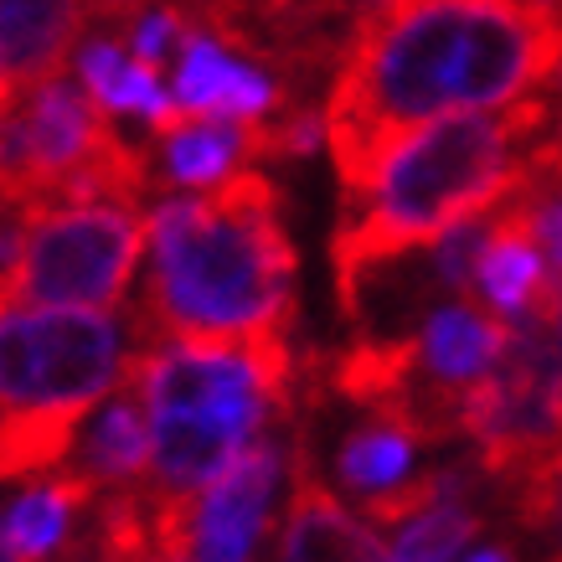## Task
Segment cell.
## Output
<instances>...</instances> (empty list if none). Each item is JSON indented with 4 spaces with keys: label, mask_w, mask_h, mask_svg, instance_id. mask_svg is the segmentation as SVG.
I'll return each mask as SVG.
<instances>
[{
    "label": "cell",
    "mask_w": 562,
    "mask_h": 562,
    "mask_svg": "<svg viewBox=\"0 0 562 562\" xmlns=\"http://www.w3.org/2000/svg\"><path fill=\"white\" fill-rule=\"evenodd\" d=\"M558 72L562 26L537 0H382L321 99L336 181H361L418 124L512 109Z\"/></svg>",
    "instance_id": "obj_1"
},
{
    "label": "cell",
    "mask_w": 562,
    "mask_h": 562,
    "mask_svg": "<svg viewBox=\"0 0 562 562\" xmlns=\"http://www.w3.org/2000/svg\"><path fill=\"white\" fill-rule=\"evenodd\" d=\"M552 93H531L512 109L443 114L397 135L372 171L341 187V217L330 238V279L346 321H357L372 273L408 258L506 202L537 139L552 135Z\"/></svg>",
    "instance_id": "obj_2"
},
{
    "label": "cell",
    "mask_w": 562,
    "mask_h": 562,
    "mask_svg": "<svg viewBox=\"0 0 562 562\" xmlns=\"http://www.w3.org/2000/svg\"><path fill=\"white\" fill-rule=\"evenodd\" d=\"M150 273L135 305V346L155 336H290L300 315V254L284 196L263 171L206 191H171L145 212Z\"/></svg>",
    "instance_id": "obj_3"
},
{
    "label": "cell",
    "mask_w": 562,
    "mask_h": 562,
    "mask_svg": "<svg viewBox=\"0 0 562 562\" xmlns=\"http://www.w3.org/2000/svg\"><path fill=\"white\" fill-rule=\"evenodd\" d=\"M130 382L150 418L145 495L196 501L273 424H294L315 392V357H300L290 336H155L135 346Z\"/></svg>",
    "instance_id": "obj_4"
},
{
    "label": "cell",
    "mask_w": 562,
    "mask_h": 562,
    "mask_svg": "<svg viewBox=\"0 0 562 562\" xmlns=\"http://www.w3.org/2000/svg\"><path fill=\"white\" fill-rule=\"evenodd\" d=\"M150 187V150L114 130L72 68L36 78L0 103V206L26 212L72 196L145 202Z\"/></svg>",
    "instance_id": "obj_5"
},
{
    "label": "cell",
    "mask_w": 562,
    "mask_h": 562,
    "mask_svg": "<svg viewBox=\"0 0 562 562\" xmlns=\"http://www.w3.org/2000/svg\"><path fill=\"white\" fill-rule=\"evenodd\" d=\"M135 325L0 294V418H88L124 382Z\"/></svg>",
    "instance_id": "obj_6"
},
{
    "label": "cell",
    "mask_w": 562,
    "mask_h": 562,
    "mask_svg": "<svg viewBox=\"0 0 562 562\" xmlns=\"http://www.w3.org/2000/svg\"><path fill=\"white\" fill-rule=\"evenodd\" d=\"M145 254V206L130 196H72L26 206L5 300L63 310H114Z\"/></svg>",
    "instance_id": "obj_7"
},
{
    "label": "cell",
    "mask_w": 562,
    "mask_h": 562,
    "mask_svg": "<svg viewBox=\"0 0 562 562\" xmlns=\"http://www.w3.org/2000/svg\"><path fill=\"white\" fill-rule=\"evenodd\" d=\"M460 439L491 491L512 495L562 464V367L537 321L512 325V346L460 408Z\"/></svg>",
    "instance_id": "obj_8"
},
{
    "label": "cell",
    "mask_w": 562,
    "mask_h": 562,
    "mask_svg": "<svg viewBox=\"0 0 562 562\" xmlns=\"http://www.w3.org/2000/svg\"><path fill=\"white\" fill-rule=\"evenodd\" d=\"M290 470V443L258 439L243 449L187 512V562H254L273 521V495Z\"/></svg>",
    "instance_id": "obj_9"
},
{
    "label": "cell",
    "mask_w": 562,
    "mask_h": 562,
    "mask_svg": "<svg viewBox=\"0 0 562 562\" xmlns=\"http://www.w3.org/2000/svg\"><path fill=\"white\" fill-rule=\"evenodd\" d=\"M166 88H171L181 114H206V120L263 124L300 103L290 93V83L263 57L233 47L217 32H206L202 21H191L187 36H181L171 68H166Z\"/></svg>",
    "instance_id": "obj_10"
},
{
    "label": "cell",
    "mask_w": 562,
    "mask_h": 562,
    "mask_svg": "<svg viewBox=\"0 0 562 562\" xmlns=\"http://www.w3.org/2000/svg\"><path fill=\"white\" fill-rule=\"evenodd\" d=\"M273 562H387V542L367 516H351L346 501L321 480L310 449V413H294L290 434V512L279 527Z\"/></svg>",
    "instance_id": "obj_11"
},
{
    "label": "cell",
    "mask_w": 562,
    "mask_h": 562,
    "mask_svg": "<svg viewBox=\"0 0 562 562\" xmlns=\"http://www.w3.org/2000/svg\"><path fill=\"white\" fill-rule=\"evenodd\" d=\"M93 506L99 491L78 470L57 464L47 475H32L0 521L5 552L16 562H88L83 531L93 527Z\"/></svg>",
    "instance_id": "obj_12"
},
{
    "label": "cell",
    "mask_w": 562,
    "mask_h": 562,
    "mask_svg": "<svg viewBox=\"0 0 562 562\" xmlns=\"http://www.w3.org/2000/svg\"><path fill=\"white\" fill-rule=\"evenodd\" d=\"M470 300L485 305L495 321H506V325L542 321L547 300H552L547 258L512 196L485 217V238H480L475 273H470Z\"/></svg>",
    "instance_id": "obj_13"
},
{
    "label": "cell",
    "mask_w": 562,
    "mask_h": 562,
    "mask_svg": "<svg viewBox=\"0 0 562 562\" xmlns=\"http://www.w3.org/2000/svg\"><path fill=\"white\" fill-rule=\"evenodd\" d=\"M254 160H269V120H206V114H176L150 135L155 181L171 191H206L227 176L248 171Z\"/></svg>",
    "instance_id": "obj_14"
},
{
    "label": "cell",
    "mask_w": 562,
    "mask_h": 562,
    "mask_svg": "<svg viewBox=\"0 0 562 562\" xmlns=\"http://www.w3.org/2000/svg\"><path fill=\"white\" fill-rule=\"evenodd\" d=\"M68 68L109 120H139L155 135L160 124H171L176 114H181L171 99V88H166V72H155L150 63H139L109 21H93V26L78 36Z\"/></svg>",
    "instance_id": "obj_15"
},
{
    "label": "cell",
    "mask_w": 562,
    "mask_h": 562,
    "mask_svg": "<svg viewBox=\"0 0 562 562\" xmlns=\"http://www.w3.org/2000/svg\"><path fill=\"white\" fill-rule=\"evenodd\" d=\"M68 460L99 495L145 485V470H150V418H145V403H139V387L130 382V372L83 418Z\"/></svg>",
    "instance_id": "obj_16"
},
{
    "label": "cell",
    "mask_w": 562,
    "mask_h": 562,
    "mask_svg": "<svg viewBox=\"0 0 562 562\" xmlns=\"http://www.w3.org/2000/svg\"><path fill=\"white\" fill-rule=\"evenodd\" d=\"M93 21V0H0V63L11 83L26 88L63 72Z\"/></svg>",
    "instance_id": "obj_17"
},
{
    "label": "cell",
    "mask_w": 562,
    "mask_h": 562,
    "mask_svg": "<svg viewBox=\"0 0 562 562\" xmlns=\"http://www.w3.org/2000/svg\"><path fill=\"white\" fill-rule=\"evenodd\" d=\"M418 449H428V443L418 439L403 418L367 413V418H361L357 428H346L341 443H336V480L367 506V501L397 491L403 480L418 475V470H413Z\"/></svg>",
    "instance_id": "obj_18"
},
{
    "label": "cell",
    "mask_w": 562,
    "mask_h": 562,
    "mask_svg": "<svg viewBox=\"0 0 562 562\" xmlns=\"http://www.w3.org/2000/svg\"><path fill=\"white\" fill-rule=\"evenodd\" d=\"M480 531H485L480 495H449L439 506L408 516L403 527H392L387 562H454L480 542Z\"/></svg>",
    "instance_id": "obj_19"
},
{
    "label": "cell",
    "mask_w": 562,
    "mask_h": 562,
    "mask_svg": "<svg viewBox=\"0 0 562 562\" xmlns=\"http://www.w3.org/2000/svg\"><path fill=\"white\" fill-rule=\"evenodd\" d=\"M506 506L527 531H537L552 547V562H562V464H552L547 475L527 480L521 491L506 495Z\"/></svg>",
    "instance_id": "obj_20"
},
{
    "label": "cell",
    "mask_w": 562,
    "mask_h": 562,
    "mask_svg": "<svg viewBox=\"0 0 562 562\" xmlns=\"http://www.w3.org/2000/svg\"><path fill=\"white\" fill-rule=\"evenodd\" d=\"M547 330V346H552V357H558V367H562V290L547 300V310H542V321H537Z\"/></svg>",
    "instance_id": "obj_21"
},
{
    "label": "cell",
    "mask_w": 562,
    "mask_h": 562,
    "mask_svg": "<svg viewBox=\"0 0 562 562\" xmlns=\"http://www.w3.org/2000/svg\"><path fill=\"white\" fill-rule=\"evenodd\" d=\"M454 562H521V558H516L512 542H485V547H475V552H464V558H454Z\"/></svg>",
    "instance_id": "obj_22"
},
{
    "label": "cell",
    "mask_w": 562,
    "mask_h": 562,
    "mask_svg": "<svg viewBox=\"0 0 562 562\" xmlns=\"http://www.w3.org/2000/svg\"><path fill=\"white\" fill-rule=\"evenodd\" d=\"M139 0H93V11H99V21H120V16H130Z\"/></svg>",
    "instance_id": "obj_23"
},
{
    "label": "cell",
    "mask_w": 562,
    "mask_h": 562,
    "mask_svg": "<svg viewBox=\"0 0 562 562\" xmlns=\"http://www.w3.org/2000/svg\"><path fill=\"white\" fill-rule=\"evenodd\" d=\"M11 93H16V83H11V72H5V63H0V103L11 99Z\"/></svg>",
    "instance_id": "obj_24"
},
{
    "label": "cell",
    "mask_w": 562,
    "mask_h": 562,
    "mask_svg": "<svg viewBox=\"0 0 562 562\" xmlns=\"http://www.w3.org/2000/svg\"><path fill=\"white\" fill-rule=\"evenodd\" d=\"M537 5H542V11H552V16H558V26H562V0H537Z\"/></svg>",
    "instance_id": "obj_25"
}]
</instances>
